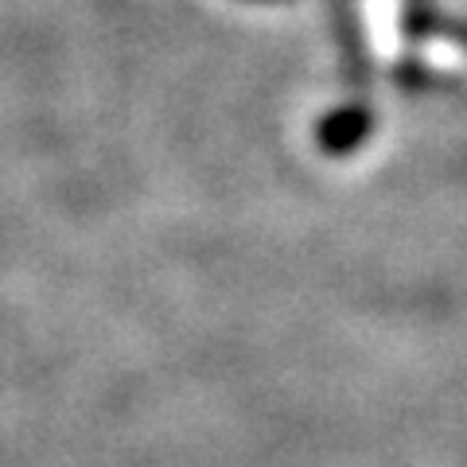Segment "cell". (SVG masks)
I'll use <instances>...</instances> for the list:
<instances>
[{
    "label": "cell",
    "instance_id": "6da1fadb",
    "mask_svg": "<svg viewBox=\"0 0 467 467\" xmlns=\"http://www.w3.org/2000/svg\"><path fill=\"white\" fill-rule=\"evenodd\" d=\"M370 129H374V121L367 109H339L319 125V144L335 156H347L370 137Z\"/></svg>",
    "mask_w": 467,
    "mask_h": 467
}]
</instances>
